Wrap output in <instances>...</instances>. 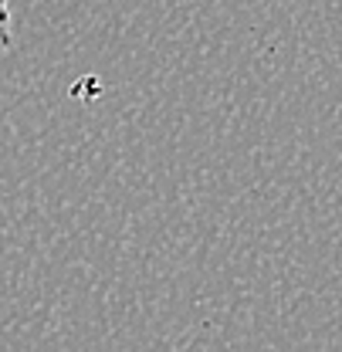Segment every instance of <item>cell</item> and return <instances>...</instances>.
<instances>
[{"instance_id":"6da1fadb","label":"cell","mask_w":342,"mask_h":352,"mask_svg":"<svg viewBox=\"0 0 342 352\" xmlns=\"http://www.w3.org/2000/svg\"><path fill=\"white\" fill-rule=\"evenodd\" d=\"M14 44V21H10V0H0V47Z\"/></svg>"}]
</instances>
